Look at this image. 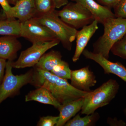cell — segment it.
Listing matches in <instances>:
<instances>
[{"label":"cell","instance_id":"obj_1","mask_svg":"<svg viewBox=\"0 0 126 126\" xmlns=\"http://www.w3.org/2000/svg\"><path fill=\"white\" fill-rule=\"evenodd\" d=\"M34 67L31 84L36 87L47 89L61 104L84 97L89 92L77 89L69 83L67 79L60 78L51 72Z\"/></svg>","mask_w":126,"mask_h":126},{"label":"cell","instance_id":"obj_2","mask_svg":"<svg viewBox=\"0 0 126 126\" xmlns=\"http://www.w3.org/2000/svg\"><path fill=\"white\" fill-rule=\"evenodd\" d=\"M104 32L93 45L94 53L101 55L108 59L111 48L126 33V18H109L103 24Z\"/></svg>","mask_w":126,"mask_h":126},{"label":"cell","instance_id":"obj_3","mask_svg":"<svg viewBox=\"0 0 126 126\" xmlns=\"http://www.w3.org/2000/svg\"><path fill=\"white\" fill-rule=\"evenodd\" d=\"M119 86L115 79H109L94 91L89 92L83 98L82 114L94 113L98 109L107 106L116 96Z\"/></svg>","mask_w":126,"mask_h":126},{"label":"cell","instance_id":"obj_4","mask_svg":"<svg viewBox=\"0 0 126 126\" xmlns=\"http://www.w3.org/2000/svg\"><path fill=\"white\" fill-rule=\"evenodd\" d=\"M34 18L49 29L65 49L71 50L72 43L76 39L78 30L63 21L57 15L55 10L49 14Z\"/></svg>","mask_w":126,"mask_h":126},{"label":"cell","instance_id":"obj_5","mask_svg":"<svg viewBox=\"0 0 126 126\" xmlns=\"http://www.w3.org/2000/svg\"><path fill=\"white\" fill-rule=\"evenodd\" d=\"M55 12L67 24L76 30L91 24L94 16L86 7L77 2H69L62 10Z\"/></svg>","mask_w":126,"mask_h":126},{"label":"cell","instance_id":"obj_6","mask_svg":"<svg viewBox=\"0 0 126 126\" xmlns=\"http://www.w3.org/2000/svg\"><path fill=\"white\" fill-rule=\"evenodd\" d=\"M12 61H8L6 63L4 77L0 85V104L7 98L17 94L22 87L31 83L32 80L33 69L24 74L14 75Z\"/></svg>","mask_w":126,"mask_h":126},{"label":"cell","instance_id":"obj_7","mask_svg":"<svg viewBox=\"0 0 126 126\" xmlns=\"http://www.w3.org/2000/svg\"><path fill=\"white\" fill-rule=\"evenodd\" d=\"M60 43V41L57 39L48 42L32 44L31 47L21 53L16 61H12V65L13 68L16 69L34 67L47 50Z\"/></svg>","mask_w":126,"mask_h":126},{"label":"cell","instance_id":"obj_8","mask_svg":"<svg viewBox=\"0 0 126 126\" xmlns=\"http://www.w3.org/2000/svg\"><path fill=\"white\" fill-rule=\"evenodd\" d=\"M21 37L32 44L58 39L49 29L34 18L21 23Z\"/></svg>","mask_w":126,"mask_h":126},{"label":"cell","instance_id":"obj_9","mask_svg":"<svg viewBox=\"0 0 126 126\" xmlns=\"http://www.w3.org/2000/svg\"><path fill=\"white\" fill-rule=\"evenodd\" d=\"M82 54L86 58L92 60L99 64L103 69L105 74L115 75L126 82V68L121 63L111 62L101 55L94 53L85 49ZM124 112L126 117V108Z\"/></svg>","mask_w":126,"mask_h":126},{"label":"cell","instance_id":"obj_10","mask_svg":"<svg viewBox=\"0 0 126 126\" xmlns=\"http://www.w3.org/2000/svg\"><path fill=\"white\" fill-rule=\"evenodd\" d=\"M73 87L79 90L84 92H91L90 88L97 83L96 77L87 66L80 69L71 71L70 79Z\"/></svg>","mask_w":126,"mask_h":126},{"label":"cell","instance_id":"obj_11","mask_svg":"<svg viewBox=\"0 0 126 126\" xmlns=\"http://www.w3.org/2000/svg\"><path fill=\"white\" fill-rule=\"evenodd\" d=\"M98 23L97 21L94 20L91 24L84 26L80 30L77 31L76 49L72 58L74 63L79 59L90 39L98 29Z\"/></svg>","mask_w":126,"mask_h":126},{"label":"cell","instance_id":"obj_12","mask_svg":"<svg viewBox=\"0 0 126 126\" xmlns=\"http://www.w3.org/2000/svg\"><path fill=\"white\" fill-rule=\"evenodd\" d=\"M18 37L12 36L0 37V58L14 61L17 58V53L22 48Z\"/></svg>","mask_w":126,"mask_h":126},{"label":"cell","instance_id":"obj_13","mask_svg":"<svg viewBox=\"0 0 126 126\" xmlns=\"http://www.w3.org/2000/svg\"><path fill=\"white\" fill-rule=\"evenodd\" d=\"M83 5L94 16L98 23L103 24L109 18L116 17L111 9L97 2L94 0H72Z\"/></svg>","mask_w":126,"mask_h":126},{"label":"cell","instance_id":"obj_14","mask_svg":"<svg viewBox=\"0 0 126 126\" xmlns=\"http://www.w3.org/2000/svg\"><path fill=\"white\" fill-rule=\"evenodd\" d=\"M83 98L66 102L61 105L58 110L60 112L58 121L56 126H64L66 123L75 116L82 109Z\"/></svg>","mask_w":126,"mask_h":126},{"label":"cell","instance_id":"obj_15","mask_svg":"<svg viewBox=\"0 0 126 126\" xmlns=\"http://www.w3.org/2000/svg\"><path fill=\"white\" fill-rule=\"evenodd\" d=\"M34 0H19L12 7L10 18H17L21 23L35 15Z\"/></svg>","mask_w":126,"mask_h":126},{"label":"cell","instance_id":"obj_16","mask_svg":"<svg viewBox=\"0 0 126 126\" xmlns=\"http://www.w3.org/2000/svg\"><path fill=\"white\" fill-rule=\"evenodd\" d=\"M25 102L35 101L38 102L54 106L58 109L61 104L60 103L47 89L43 87H38L30 91L25 97Z\"/></svg>","mask_w":126,"mask_h":126},{"label":"cell","instance_id":"obj_17","mask_svg":"<svg viewBox=\"0 0 126 126\" xmlns=\"http://www.w3.org/2000/svg\"><path fill=\"white\" fill-rule=\"evenodd\" d=\"M60 52L52 50L44 54L35 67L50 72L63 61Z\"/></svg>","mask_w":126,"mask_h":126},{"label":"cell","instance_id":"obj_18","mask_svg":"<svg viewBox=\"0 0 126 126\" xmlns=\"http://www.w3.org/2000/svg\"><path fill=\"white\" fill-rule=\"evenodd\" d=\"M21 22L16 18L0 19V35L21 37Z\"/></svg>","mask_w":126,"mask_h":126},{"label":"cell","instance_id":"obj_19","mask_svg":"<svg viewBox=\"0 0 126 126\" xmlns=\"http://www.w3.org/2000/svg\"><path fill=\"white\" fill-rule=\"evenodd\" d=\"M99 113L94 112L90 115H87L84 117H81L79 114L75 115L73 118L68 121L65 126H94L99 120Z\"/></svg>","mask_w":126,"mask_h":126},{"label":"cell","instance_id":"obj_20","mask_svg":"<svg viewBox=\"0 0 126 126\" xmlns=\"http://www.w3.org/2000/svg\"><path fill=\"white\" fill-rule=\"evenodd\" d=\"M34 4L35 14L33 18L49 14L56 9L52 0H34Z\"/></svg>","mask_w":126,"mask_h":126},{"label":"cell","instance_id":"obj_21","mask_svg":"<svg viewBox=\"0 0 126 126\" xmlns=\"http://www.w3.org/2000/svg\"><path fill=\"white\" fill-rule=\"evenodd\" d=\"M71 71L68 63L63 60L50 72L60 78L67 80L70 79Z\"/></svg>","mask_w":126,"mask_h":126},{"label":"cell","instance_id":"obj_22","mask_svg":"<svg viewBox=\"0 0 126 126\" xmlns=\"http://www.w3.org/2000/svg\"><path fill=\"white\" fill-rule=\"evenodd\" d=\"M110 51L114 55L126 59V33L114 44Z\"/></svg>","mask_w":126,"mask_h":126},{"label":"cell","instance_id":"obj_23","mask_svg":"<svg viewBox=\"0 0 126 126\" xmlns=\"http://www.w3.org/2000/svg\"><path fill=\"white\" fill-rule=\"evenodd\" d=\"M59 116H47L41 117L37 124L38 126H56L58 121Z\"/></svg>","mask_w":126,"mask_h":126},{"label":"cell","instance_id":"obj_24","mask_svg":"<svg viewBox=\"0 0 126 126\" xmlns=\"http://www.w3.org/2000/svg\"><path fill=\"white\" fill-rule=\"evenodd\" d=\"M113 9L116 17L126 18V0H122Z\"/></svg>","mask_w":126,"mask_h":126},{"label":"cell","instance_id":"obj_25","mask_svg":"<svg viewBox=\"0 0 126 126\" xmlns=\"http://www.w3.org/2000/svg\"><path fill=\"white\" fill-rule=\"evenodd\" d=\"M0 5L3 10L2 14H0V19L11 18L12 7L7 0H0Z\"/></svg>","mask_w":126,"mask_h":126},{"label":"cell","instance_id":"obj_26","mask_svg":"<svg viewBox=\"0 0 126 126\" xmlns=\"http://www.w3.org/2000/svg\"><path fill=\"white\" fill-rule=\"evenodd\" d=\"M100 4L111 9L118 4L122 0H97Z\"/></svg>","mask_w":126,"mask_h":126},{"label":"cell","instance_id":"obj_27","mask_svg":"<svg viewBox=\"0 0 126 126\" xmlns=\"http://www.w3.org/2000/svg\"><path fill=\"white\" fill-rule=\"evenodd\" d=\"M6 60L0 58V85L2 83L5 75V70L6 67Z\"/></svg>","mask_w":126,"mask_h":126},{"label":"cell","instance_id":"obj_28","mask_svg":"<svg viewBox=\"0 0 126 126\" xmlns=\"http://www.w3.org/2000/svg\"><path fill=\"white\" fill-rule=\"evenodd\" d=\"M107 122L109 125L111 126H124L126 124L124 122L121 121H118L117 119H112L109 117L107 119Z\"/></svg>","mask_w":126,"mask_h":126},{"label":"cell","instance_id":"obj_29","mask_svg":"<svg viewBox=\"0 0 126 126\" xmlns=\"http://www.w3.org/2000/svg\"><path fill=\"white\" fill-rule=\"evenodd\" d=\"M56 9H60L69 2V0H52Z\"/></svg>","mask_w":126,"mask_h":126},{"label":"cell","instance_id":"obj_30","mask_svg":"<svg viewBox=\"0 0 126 126\" xmlns=\"http://www.w3.org/2000/svg\"><path fill=\"white\" fill-rule=\"evenodd\" d=\"M7 0L10 4L15 5L18 2L19 0Z\"/></svg>","mask_w":126,"mask_h":126}]
</instances>
